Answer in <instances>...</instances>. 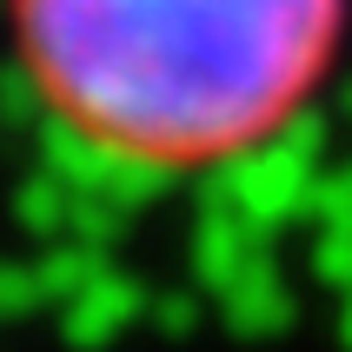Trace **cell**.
<instances>
[{"label": "cell", "instance_id": "obj_1", "mask_svg": "<svg viewBox=\"0 0 352 352\" xmlns=\"http://www.w3.org/2000/svg\"><path fill=\"white\" fill-rule=\"evenodd\" d=\"M14 74L67 146L120 173H219L306 120L352 0H0Z\"/></svg>", "mask_w": 352, "mask_h": 352}]
</instances>
